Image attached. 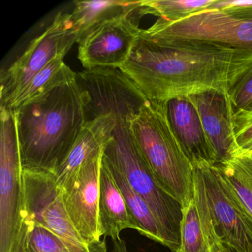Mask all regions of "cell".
<instances>
[{"label":"cell","mask_w":252,"mask_h":252,"mask_svg":"<svg viewBox=\"0 0 252 252\" xmlns=\"http://www.w3.org/2000/svg\"><path fill=\"white\" fill-rule=\"evenodd\" d=\"M120 70L149 101L166 104L209 91L229 97L252 72V48L191 42L155 43L138 36Z\"/></svg>","instance_id":"obj_1"},{"label":"cell","mask_w":252,"mask_h":252,"mask_svg":"<svg viewBox=\"0 0 252 252\" xmlns=\"http://www.w3.org/2000/svg\"><path fill=\"white\" fill-rule=\"evenodd\" d=\"M85 104L76 77L14 110L23 169L57 173L86 122Z\"/></svg>","instance_id":"obj_2"},{"label":"cell","mask_w":252,"mask_h":252,"mask_svg":"<svg viewBox=\"0 0 252 252\" xmlns=\"http://www.w3.org/2000/svg\"><path fill=\"white\" fill-rule=\"evenodd\" d=\"M130 127L137 147L162 187L185 207L194 195V167L171 126L166 104L148 100Z\"/></svg>","instance_id":"obj_3"},{"label":"cell","mask_w":252,"mask_h":252,"mask_svg":"<svg viewBox=\"0 0 252 252\" xmlns=\"http://www.w3.org/2000/svg\"><path fill=\"white\" fill-rule=\"evenodd\" d=\"M116 121L113 138L104 148L103 157L122 172L132 189L147 203L161 228L165 246L177 252L182 206L162 187L144 160L132 136V120L116 117Z\"/></svg>","instance_id":"obj_4"},{"label":"cell","mask_w":252,"mask_h":252,"mask_svg":"<svg viewBox=\"0 0 252 252\" xmlns=\"http://www.w3.org/2000/svg\"><path fill=\"white\" fill-rule=\"evenodd\" d=\"M0 128V252H17L24 212V184L12 110L1 107Z\"/></svg>","instance_id":"obj_5"},{"label":"cell","mask_w":252,"mask_h":252,"mask_svg":"<svg viewBox=\"0 0 252 252\" xmlns=\"http://www.w3.org/2000/svg\"><path fill=\"white\" fill-rule=\"evenodd\" d=\"M138 36L155 43L200 42L234 48H252V23L221 10L206 9L178 21L158 18Z\"/></svg>","instance_id":"obj_6"},{"label":"cell","mask_w":252,"mask_h":252,"mask_svg":"<svg viewBox=\"0 0 252 252\" xmlns=\"http://www.w3.org/2000/svg\"><path fill=\"white\" fill-rule=\"evenodd\" d=\"M24 212L27 218L57 234L69 252H107L106 240L86 243L73 226L64 207L55 175L23 169Z\"/></svg>","instance_id":"obj_7"},{"label":"cell","mask_w":252,"mask_h":252,"mask_svg":"<svg viewBox=\"0 0 252 252\" xmlns=\"http://www.w3.org/2000/svg\"><path fill=\"white\" fill-rule=\"evenodd\" d=\"M78 42L70 14L58 13L46 30L32 41L8 69L1 71V107H6L39 72L58 56H66Z\"/></svg>","instance_id":"obj_8"},{"label":"cell","mask_w":252,"mask_h":252,"mask_svg":"<svg viewBox=\"0 0 252 252\" xmlns=\"http://www.w3.org/2000/svg\"><path fill=\"white\" fill-rule=\"evenodd\" d=\"M76 82L86 94V122L107 114L133 120L148 101L120 69L85 70L76 73Z\"/></svg>","instance_id":"obj_9"},{"label":"cell","mask_w":252,"mask_h":252,"mask_svg":"<svg viewBox=\"0 0 252 252\" xmlns=\"http://www.w3.org/2000/svg\"><path fill=\"white\" fill-rule=\"evenodd\" d=\"M222 242L235 252H252V217L217 166H197Z\"/></svg>","instance_id":"obj_10"},{"label":"cell","mask_w":252,"mask_h":252,"mask_svg":"<svg viewBox=\"0 0 252 252\" xmlns=\"http://www.w3.org/2000/svg\"><path fill=\"white\" fill-rule=\"evenodd\" d=\"M141 17L140 8L106 20L87 33L78 43V58L84 68L120 69L138 39Z\"/></svg>","instance_id":"obj_11"},{"label":"cell","mask_w":252,"mask_h":252,"mask_svg":"<svg viewBox=\"0 0 252 252\" xmlns=\"http://www.w3.org/2000/svg\"><path fill=\"white\" fill-rule=\"evenodd\" d=\"M103 153L104 150L87 160L68 189L62 192L67 215L86 243L100 241L102 237L98 201Z\"/></svg>","instance_id":"obj_12"},{"label":"cell","mask_w":252,"mask_h":252,"mask_svg":"<svg viewBox=\"0 0 252 252\" xmlns=\"http://www.w3.org/2000/svg\"><path fill=\"white\" fill-rule=\"evenodd\" d=\"M218 232L203 178L194 168V195L183 208L180 246L177 252H228Z\"/></svg>","instance_id":"obj_13"},{"label":"cell","mask_w":252,"mask_h":252,"mask_svg":"<svg viewBox=\"0 0 252 252\" xmlns=\"http://www.w3.org/2000/svg\"><path fill=\"white\" fill-rule=\"evenodd\" d=\"M188 98L200 116L216 165L223 164L234 158L239 154V147L233 129V106L229 97L209 91Z\"/></svg>","instance_id":"obj_14"},{"label":"cell","mask_w":252,"mask_h":252,"mask_svg":"<svg viewBox=\"0 0 252 252\" xmlns=\"http://www.w3.org/2000/svg\"><path fill=\"white\" fill-rule=\"evenodd\" d=\"M116 123L113 114L104 115L85 122L67 158L54 175L62 192L68 189L85 162L104 150L113 138Z\"/></svg>","instance_id":"obj_15"},{"label":"cell","mask_w":252,"mask_h":252,"mask_svg":"<svg viewBox=\"0 0 252 252\" xmlns=\"http://www.w3.org/2000/svg\"><path fill=\"white\" fill-rule=\"evenodd\" d=\"M168 119L193 167L216 165L195 107L189 98H178L166 103Z\"/></svg>","instance_id":"obj_16"},{"label":"cell","mask_w":252,"mask_h":252,"mask_svg":"<svg viewBox=\"0 0 252 252\" xmlns=\"http://www.w3.org/2000/svg\"><path fill=\"white\" fill-rule=\"evenodd\" d=\"M98 215L101 235L104 237H110L113 240L120 237L124 230L138 231V225L126 200L103 159L100 172Z\"/></svg>","instance_id":"obj_17"},{"label":"cell","mask_w":252,"mask_h":252,"mask_svg":"<svg viewBox=\"0 0 252 252\" xmlns=\"http://www.w3.org/2000/svg\"><path fill=\"white\" fill-rule=\"evenodd\" d=\"M74 5L70 18L73 31L79 42L87 33L103 22L139 9L141 1H75Z\"/></svg>","instance_id":"obj_18"},{"label":"cell","mask_w":252,"mask_h":252,"mask_svg":"<svg viewBox=\"0 0 252 252\" xmlns=\"http://www.w3.org/2000/svg\"><path fill=\"white\" fill-rule=\"evenodd\" d=\"M65 56H58L37 73L4 108L14 110L64 82L76 79L74 73L64 63Z\"/></svg>","instance_id":"obj_19"},{"label":"cell","mask_w":252,"mask_h":252,"mask_svg":"<svg viewBox=\"0 0 252 252\" xmlns=\"http://www.w3.org/2000/svg\"><path fill=\"white\" fill-rule=\"evenodd\" d=\"M103 161L110 169L126 200L132 218L138 225V232L141 235L165 246L161 228L148 205L132 189L127 180L116 166L107 161L104 157Z\"/></svg>","instance_id":"obj_20"},{"label":"cell","mask_w":252,"mask_h":252,"mask_svg":"<svg viewBox=\"0 0 252 252\" xmlns=\"http://www.w3.org/2000/svg\"><path fill=\"white\" fill-rule=\"evenodd\" d=\"M216 0H143V16H156L167 21L175 22L208 9Z\"/></svg>","instance_id":"obj_21"},{"label":"cell","mask_w":252,"mask_h":252,"mask_svg":"<svg viewBox=\"0 0 252 252\" xmlns=\"http://www.w3.org/2000/svg\"><path fill=\"white\" fill-rule=\"evenodd\" d=\"M218 166L252 217V158L237 156Z\"/></svg>","instance_id":"obj_22"},{"label":"cell","mask_w":252,"mask_h":252,"mask_svg":"<svg viewBox=\"0 0 252 252\" xmlns=\"http://www.w3.org/2000/svg\"><path fill=\"white\" fill-rule=\"evenodd\" d=\"M232 125L239 147L237 156L252 158V107L246 110L233 109Z\"/></svg>","instance_id":"obj_23"},{"label":"cell","mask_w":252,"mask_h":252,"mask_svg":"<svg viewBox=\"0 0 252 252\" xmlns=\"http://www.w3.org/2000/svg\"><path fill=\"white\" fill-rule=\"evenodd\" d=\"M208 9H218L246 22H252V0H216Z\"/></svg>","instance_id":"obj_24"},{"label":"cell","mask_w":252,"mask_h":252,"mask_svg":"<svg viewBox=\"0 0 252 252\" xmlns=\"http://www.w3.org/2000/svg\"><path fill=\"white\" fill-rule=\"evenodd\" d=\"M234 110L252 107V72L245 76L231 91L229 95Z\"/></svg>","instance_id":"obj_25"},{"label":"cell","mask_w":252,"mask_h":252,"mask_svg":"<svg viewBox=\"0 0 252 252\" xmlns=\"http://www.w3.org/2000/svg\"><path fill=\"white\" fill-rule=\"evenodd\" d=\"M112 252H129L126 247V242L121 237L113 240Z\"/></svg>","instance_id":"obj_26"},{"label":"cell","mask_w":252,"mask_h":252,"mask_svg":"<svg viewBox=\"0 0 252 252\" xmlns=\"http://www.w3.org/2000/svg\"><path fill=\"white\" fill-rule=\"evenodd\" d=\"M228 252H234V251L230 250V249H228Z\"/></svg>","instance_id":"obj_27"},{"label":"cell","mask_w":252,"mask_h":252,"mask_svg":"<svg viewBox=\"0 0 252 252\" xmlns=\"http://www.w3.org/2000/svg\"></svg>","instance_id":"obj_28"}]
</instances>
